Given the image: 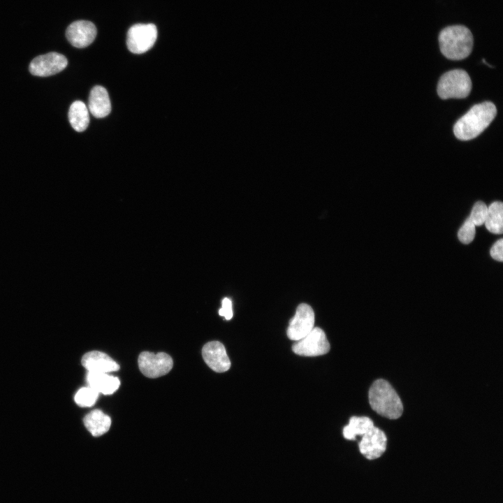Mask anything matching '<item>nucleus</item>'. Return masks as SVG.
Here are the masks:
<instances>
[{"label": "nucleus", "mask_w": 503, "mask_h": 503, "mask_svg": "<svg viewBox=\"0 0 503 503\" xmlns=\"http://www.w3.org/2000/svg\"><path fill=\"white\" fill-rule=\"evenodd\" d=\"M496 114V107L490 101L474 105L454 124L455 136L460 140L475 138L490 125Z\"/></svg>", "instance_id": "f257e3e1"}, {"label": "nucleus", "mask_w": 503, "mask_h": 503, "mask_svg": "<svg viewBox=\"0 0 503 503\" xmlns=\"http://www.w3.org/2000/svg\"><path fill=\"white\" fill-rule=\"evenodd\" d=\"M473 43L470 30L463 25L445 27L439 35L441 52L451 60H461L467 57L472 52Z\"/></svg>", "instance_id": "7ed1b4c3"}, {"label": "nucleus", "mask_w": 503, "mask_h": 503, "mask_svg": "<svg viewBox=\"0 0 503 503\" xmlns=\"http://www.w3.org/2000/svg\"><path fill=\"white\" fill-rule=\"evenodd\" d=\"M374 426L373 421L367 416H352L349 424L343 428V435L347 439L354 440L356 436H362Z\"/></svg>", "instance_id": "a211bd4d"}, {"label": "nucleus", "mask_w": 503, "mask_h": 503, "mask_svg": "<svg viewBox=\"0 0 503 503\" xmlns=\"http://www.w3.org/2000/svg\"><path fill=\"white\" fill-rule=\"evenodd\" d=\"M330 344L324 331L320 328H314L303 338L296 341L292 346L293 351L302 356H318L327 353Z\"/></svg>", "instance_id": "423d86ee"}, {"label": "nucleus", "mask_w": 503, "mask_h": 503, "mask_svg": "<svg viewBox=\"0 0 503 503\" xmlns=\"http://www.w3.org/2000/svg\"><path fill=\"white\" fill-rule=\"evenodd\" d=\"M368 398L370 407L378 414L389 419H397L401 416L402 402L386 380H375L369 389Z\"/></svg>", "instance_id": "f03ea898"}, {"label": "nucleus", "mask_w": 503, "mask_h": 503, "mask_svg": "<svg viewBox=\"0 0 503 503\" xmlns=\"http://www.w3.org/2000/svg\"><path fill=\"white\" fill-rule=\"evenodd\" d=\"M488 212V207L482 201L476 202L469 217L475 226H479L484 224Z\"/></svg>", "instance_id": "412c9836"}, {"label": "nucleus", "mask_w": 503, "mask_h": 503, "mask_svg": "<svg viewBox=\"0 0 503 503\" xmlns=\"http://www.w3.org/2000/svg\"><path fill=\"white\" fill-rule=\"evenodd\" d=\"M502 247H503V240L500 239L497 241H496L494 245L492 246L490 254L491 257L500 262H502L503 261V256H502Z\"/></svg>", "instance_id": "5701e85b"}, {"label": "nucleus", "mask_w": 503, "mask_h": 503, "mask_svg": "<svg viewBox=\"0 0 503 503\" xmlns=\"http://www.w3.org/2000/svg\"><path fill=\"white\" fill-rule=\"evenodd\" d=\"M86 428L94 437L101 436L108 431L111 425L110 416L99 409L87 414L83 419Z\"/></svg>", "instance_id": "dca6fc26"}, {"label": "nucleus", "mask_w": 503, "mask_h": 503, "mask_svg": "<svg viewBox=\"0 0 503 503\" xmlns=\"http://www.w3.org/2000/svg\"><path fill=\"white\" fill-rule=\"evenodd\" d=\"M219 314L224 316L226 320L233 317L232 302L231 299L225 298L222 300L221 308L219 310Z\"/></svg>", "instance_id": "b1692460"}, {"label": "nucleus", "mask_w": 503, "mask_h": 503, "mask_svg": "<svg viewBox=\"0 0 503 503\" xmlns=\"http://www.w3.org/2000/svg\"><path fill=\"white\" fill-rule=\"evenodd\" d=\"M314 313L310 305L300 304L294 316L290 320L286 334L293 341H298L306 336L314 328Z\"/></svg>", "instance_id": "6e6552de"}, {"label": "nucleus", "mask_w": 503, "mask_h": 503, "mask_svg": "<svg viewBox=\"0 0 503 503\" xmlns=\"http://www.w3.org/2000/svg\"><path fill=\"white\" fill-rule=\"evenodd\" d=\"M157 38L154 24H136L127 32L126 45L134 54H143L152 48Z\"/></svg>", "instance_id": "39448f33"}, {"label": "nucleus", "mask_w": 503, "mask_h": 503, "mask_svg": "<svg viewBox=\"0 0 503 503\" xmlns=\"http://www.w3.org/2000/svg\"><path fill=\"white\" fill-rule=\"evenodd\" d=\"M96 33V26L92 22L78 20L68 25L66 30V36L73 46L83 48L94 41Z\"/></svg>", "instance_id": "9b49d317"}, {"label": "nucleus", "mask_w": 503, "mask_h": 503, "mask_svg": "<svg viewBox=\"0 0 503 503\" xmlns=\"http://www.w3.org/2000/svg\"><path fill=\"white\" fill-rule=\"evenodd\" d=\"M88 109L96 118L106 117L111 111V103L107 90L102 86L94 87L89 94Z\"/></svg>", "instance_id": "4468645a"}, {"label": "nucleus", "mask_w": 503, "mask_h": 503, "mask_svg": "<svg viewBox=\"0 0 503 503\" xmlns=\"http://www.w3.org/2000/svg\"><path fill=\"white\" fill-rule=\"evenodd\" d=\"M475 225L468 217L458 231V237L463 244H469L475 236Z\"/></svg>", "instance_id": "4be33fe9"}, {"label": "nucleus", "mask_w": 503, "mask_h": 503, "mask_svg": "<svg viewBox=\"0 0 503 503\" xmlns=\"http://www.w3.org/2000/svg\"><path fill=\"white\" fill-rule=\"evenodd\" d=\"M68 120L73 129L78 131H84L89 123L88 108L81 101L73 102L68 110Z\"/></svg>", "instance_id": "f3484780"}, {"label": "nucleus", "mask_w": 503, "mask_h": 503, "mask_svg": "<svg viewBox=\"0 0 503 503\" xmlns=\"http://www.w3.org/2000/svg\"><path fill=\"white\" fill-rule=\"evenodd\" d=\"M88 372L108 373L119 370V365L108 355L98 351L85 353L81 360Z\"/></svg>", "instance_id": "ddd939ff"}, {"label": "nucleus", "mask_w": 503, "mask_h": 503, "mask_svg": "<svg viewBox=\"0 0 503 503\" xmlns=\"http://www.w3.org/2000/svg\"><path fill=\"white\" fill-rule=\"evenodd\" d=\"M67 65L65 56L52 52L35 57L30 62L29 69L34 75L47 77L61 72Z\"/></svg>", "instance_id": "1a4fd4ad"}, {"label": "nucleus", "mask_w": 503, "mask_h": 503, "mask_svg": "<svg viewBox=\"0 0 503 503\" xmlns=\"http://www.w3.org/2000/svg\"><path fill=\"white\" fill-rule=\"evenodd\" d=\"M99 394L98 391L89 386L83 387L78 391L74 400L75 403L81 407H92L95 404Z\"/></svg>", "instance_id": "aec40b11"}, {"label": "nucleus", "mask_w": 503, "mask_h": 503, "mask_svg": "<svg viewBox=\"0 0 503 503\" xmlns=\"http://www.w3.org/2000/svg\"><path fill=\"white\" fill-rule=\"evenodd\" d=\"M472 89V80L462 69H454L443 74L437 85V94L442 99H464Z\"/></svg>", "instance_id": "20e7f679"}, {"label": "nucleus", "mask_w": 503, "mask_h": 503, "mask_svg": "<svg viewBox=\"0 0 503 503\" xmlns=\"http://www.w3.org/2000/svg\"><path fill=\"white\" fill-rule=\"evenodd\" d=\"M358 444L360 452L367 459L379 458L386 451L387 438L385 433L374 425L361 436Z\"/></svg>", "instance_id": "9d476101"}, {"label": "nucleus", "mask_w": 503, "mask_h": 503, "mask_svg": "<svg viewBox=\"0 0 503 503\" xmlns=\"http://www.w3.org/2000/svg\"><path fill=\"white\" fill-rule=\"evenodd\" d=\"M86 379L89 387L103 395L112 394L120 385L117 377L107 373L88 372Z\"/></svg>", "instance_id": "2eb2a0df"}, {"label": "nucleus", "mask_w": 503, "mask_h": 503, "mask_svg": "<svg viewBox=\"0 0 503 503\" xmlns=\"http://www.w3.org/2000/svg\"><path fill=\"white\" fill-rule=\"evenodd\" d=\"M202 356L205 363L214 372H224L231 367L226 349L219 341L206 343L203 347Z\"/></svg>", "instance_id": "f8f14e48"}, {"label": "nucleus", "mask_w": 503, "mask_h": 503, "mask_svg": "<svg viewBox=\"0 0 503 503\" xmlns=\"http://www.w3.org/2000/svg\"><path fill=\"white\" fill-rule=\"evenodd\" d=\"M138 367L147 377L157 378L168 373L173 367L172 358L167 353L143 351L138 357Z\"/></svg>", "instance_id": "0eeeda50"}, {"label": "nucleus", "mask_w": 503, "mask_h": 503, "mask_svg": "<svg viewBox=\"0 0 503 503\" xmlns=\"http://www.w3.org/2000/svg\"><path fill=\"white\" fill-rule=\"evenodd\" d=\"M484 224L490 233L494 234L502 233L503 205L501 201H495L488 207V212Z\"/></svg>", "instance_id": "6ab92c4d"}]
</instances>
